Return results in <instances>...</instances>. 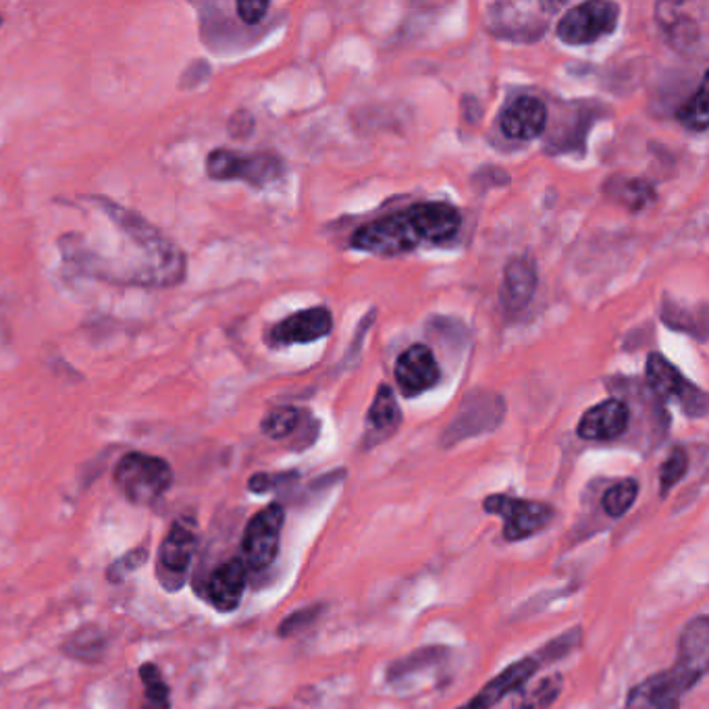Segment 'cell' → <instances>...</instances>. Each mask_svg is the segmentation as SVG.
<instances>
[{
	"label": "cell",
	"mask_w": 709,
	"mask_h": 709,
	"mask_svg": "<svg viewBox=\"0 0 709 709\" xmlns=\"http://www.w3.org/2000/svg\"><path fill=\"white\" fill-rule=\"evenodd\" d=\"M102 229L61 240L65 262L86 277L114 285L171 287L186 277V254L142 215L109 198H84Z\"/></svg>",
	"instance_id": "obj_1"
},
{
	"label": "cell",
	"mask_w": 709,
	"mask_h": 709,
	"mask_svg": "<svg viewBox=\"0 0 709 709\" xmlns=\"http://www.w3.org/2000/svg\"><path fill=\"white\" fill-rule=\"evenodd\" d=\"M460 221V212L446 203L414 205L360 227L352 246L381 257L404 254L421 243L448 242L458 233Z\"/></svg>",
	"instance_id": "obj_2"
},
{
	"label": "cell",
	"mask_w": 709,
	"mask_h": 709,
	"mask_svg": "<svg viewBox=\"0 0 709 709\" xmlns=\"http://www.w3.org/2000/svg\"><path fill=\"white\" fill-rule=\"evenodd\" d=\"M171 483L173 470L159 456L130 451L114 467V486L131 504H154L167 493Z\"/></svg>",
	"instance_id": "obj_3"
},
{
	"label": "cell",
	"mask_w": 709,
	"mask_h": 709,
	"mask_svg": "<svg viewBox=\"0 0 709 709\" xmlns=\"http://www.w3.org/2000/svg\"><path fill=\"white\" fill-rule=\"evenodd\" d=\"M283 171L277 154H238L227 149L212 150L206 159V173L210 179L231 182L240 179L250 186L262 187L275 182Z\"/></svg>",
	"instance_id": "obj_4"
},
{
	"label": "cell",
	"mask_w": 709,
	"mask_h": 709,
	"mask_svg": "<svg viewBox=\"0 0 709 709\" xmlns=\"http://www.w3.org/2000/svg\"><path fill=\"white\" fill-rule=\"evenodd\" d=\"M620 7L610 0H589L572 7L558 23V37L564 44L582 46L610 36L617 30Z\"/></svg>",
	"instance_id": "obj_5"
},
{
	"label": "cell",
	"mask_w": 709,
	"mask_h": 709,
	"mask_svg": "<svg viewBox=\"0 0 709 709\" xmlns=\"http://www.w3.org/2000/svg\"><path fill=\"white\" fill-rule=\"evenodd\" d=\"M487 514L504 519L505 542H521L542 533L547 524L554 521L556 512L552 505L542 502L521 500L512 495H489L486 500Z\"/></svg>",
	"instance_id": "obj_6"
},
{
	"label": "cell",
	"mask_w": 709,
	"mask_h": 709,
	"mask_svg": "<svg viewBox=\"0 0 709 709\" xmlns=\"http://www.w3.org/2000/svg\"><path fill=\"white\" fill-rule=\"evenodd\" d=\"M198 528L192 519H179L171 526L159 552V579L168 591H177L186 582L187 568L196 554Z\"/></svg>",
	"instance_id": "obj_7"
},
{
	"label": "cell",
	"mask_w": 709,
	"mask_h": 709,
	"mask_svg": "<svg viewBox=\"0 0 709 709\" xmlns=\"http://www.w3.org/2000/svg\"><path fill=\"white\" fill-rule=\"evenodd\" d=\"M285 523V512L280 504L266 505L246 526L243 533V558L246 564L262 570L271 566L280 554L281 531Z\"/></svg>",
	"instance_id": "obj_8"
},
{
	"label": "cell",
	"mask_w": 709,
	"mask_h": 709,
	"mask_svg": "<svg viewBox=\"0 0 709 709\" xmlns=\"http://www.w3.org/2000/svg\"><path fill=\"white\" fill-rule=\"evenodd\" d=\"M647 379L655 392L664 397H674L691 416H703L708 411L706 393L687 381L683 373L668 362L664 356L650 354L647 358Z\"/></svg>",
	"instance_id": "obj_9"
},
{
	"label": "cell",
	"mask_w": 709,
	"mask_h": 709,
	"mask_svg": "<svg viewBox=\"0 0 709 709\" xmlns=\"http://www.w3.org/2000/svg\"><path fill=\"white\" fill-rule=\"evenodd\" d=\"M709 662V620L708 617L692 618L680 635L678 662L674 666L687 691L695 687L706 673Z\"/></svg>",
	"instance_id": "obj_10"
},
{
	"label": "cell",
	"mask_w": 709,
	"mask_h": 709,
	"mask_svg": "<svg viewBox=\"0 0 709 709\" xmlns=\"http://www.w3.org/2000/svg\"><path fill=\"white\" fill-rule=\"evenodd\" d=\"M439 377L441 371L435 354L423 343L408 348L395 362V383L406 397H416L435 388Z\"/></svg>",
	"instance_id": "obj_11"
},
{
	"label": "cell",
	"mask_w": 709,
	"mask_h": 709,
	"mask_svg": "<svg viewBox=\"0 0 709 709\" xmlns=\"http://www.w3.org/2000/svg\"><path fill=\"white\" fill-rule=\"evenodd\" d=\"M331 329H334L331 310L317 306V308H306L292 317L283 318L269 331L266 339L271 346L310 343V341L329 336Z\"/></svg>",
	"instance_id": "obj_12"
},
{
	"label": "cell",
	"mask_w": 709,
	"mask_h": 709,
	"mask_svg": "<svg viewBox=\"0 0 709 709\" xmlns=\"http://www.w3.org/2000/svg\"><path fill=\"white\" fill-rule=\"evenodd\" d=\"M687 691L676 670L654 674L636 685L626 697V709H678L680 695Z\"/></svg>",
	"instance_id": "obj_13"
},
{
	"label": "cell",
	"mask_w": 709,
	"mask_h": 709,
	"mask_svg": "<svg viewBox=\"0 0 709 709\" xmlns=\"http://www.w3.org/2000/svg\"><path fill=\"white\" fill-rule=\"evenodd\" d=\"M629 416L631 412L622 400H606L582 414L577 433L587 441L617 439L629 427Z\"/></svg>",
	"instance_id": "obj_14"
},
{
	"label": "cell",
	"mask_w": 709,
	"mask_h": 709,
	"mask_svg": "<svg viewBox=\"0 0 709 709\" xmlns=\"http://www.w3.org/2000/svg\"><path fill=\"white\" fill-rule=\"evenodd\" d=\"M545 123H547V109L539 98H533V96L516 98L502 112V119H500L505 138L516 142L539 138L545 130Z\"/></svg>",
	"instance_id": "obj_15"
},
{
	"label": "cell",
	"mask_w": 709,
	"mask_h": 709,
	"mask_svg": "<svg viewBox=\"0 0 709 709\" xmlns=\"http://www.w3.org/2000/svg\"><path fill=\"white\" fill-rule=\"evenodd\" d=\"M542 662L535 657H524L521 662L508 666L504 673L498 674L491 683H487L483 691L472 697L467 706L460 709H491L498 706L510 692L523 689L524 685L539 670Z\"/></svg>",
	"instance_id": "obj_16"
},
{
	"label": "cell",
	"mask_w": 709,
	"mask_h": 709,
	"mask_svg": "<svg viewBox=\"0 0 709 709\" xmlns=\"http://www.w3.org/2000/svg\"><path fill=\"white\" fill-rule=\"evenodd\" d=\"M246 591V566L242 560L221 564L206 582V598L219 612H233Z\"/></svg>",
	"instance_id": "obj_17"
},
{
	"label": "cell",
	"mask_w": 709,
	"mask_h": 709,
	"mask_svg": "<svg viewBox=\"0 0 709 709\" xmlns=\"http://www.w3.org/2000/svg\"><path fill=\"white\" fill-rule=\"evenodd\" d=\"M537 290V269L528 257H516L508 262L502 283V302L505 310L521 313L533 299Z\"/></svg>",
	"instance_id": "obj_18"
},
{
	"label": "cell",
	"mask_w": 709,
	"mask_h": 709,
	"mask_svg": "<svg viewBox=\"0 0 709 709\" xmlns=\"http://www.w3.org/2000/svg\"><path fill=\"white\" fill-rule=\"evenodd\" d=\"M402 421V412L395 402L390 385H381L374 395L373 406L367 416V439L371 444H381L395 433Z\"/></svg>",
	"instance_id": "obj_19"
},
{
	"label": "cell",
	"mask_w": 709,
	"mask_h": 709,
	"mask_svg": "<svg viewBox=\"0 0 709 709\" xmlns=\"http://www.w3.org/2000/svg\"><path fill=\"white\" fill-rule=\"evenodd\" d=\"M678 121L692 131H706L709 126L708 112V77L703 75L697 92L692 96L691 100L678 111Z\"/></svg>",
	"instance_id": "obj_20"
},
{
	"label": "cell",
	"mask_w": 709,
	"mask_h": 709,
	"mask_svg": "<svg viewBox=\"0 0 709 709\" xmlns=\"http://www.w3.org/2000/svg\"><path fill=\"white\" fill-rule=\"evenodd\" d=\"M636 495H639V483H636L635 479H624V481L610 487L603 493L601 505H603L608 516L620 519L633 508L636 502Z\"/></svg>",
	"instance_id": "obj_21"
},
{
	"label": "cell",
	"mask_w": 709,
	"mask_h": 709,
	"mask_svg": "<svg viewBox=\"0 0 709 709\" xmlns=\"http://www.w3.org/2000/svg\"><path fill=\"white\" fill-rule=\"evenodd\" d=\"M302 411L294 406H281L273 412H269L262 421V433L269 435L271 439H283L298 429L302 423Z\"/></svg>",
	"instance_id": "obj_22"
},
{
	"label": "cell",
	"mask_w": 709,
	"mask_h": 709,
	"mask_svg": "<svg viewBox=\"0 0 709 709\" xmlns=\"http://www.w3.org/2000/svg\"><path fill=\"white\" fill-rule=\"evenodd\" d=\"M560 676H547L539 680L533 689H528L516 709H549L554 701L560 697Z\"/></svg>",
	"instance_id": "obj_23"
},
{
	"label": "cell",
	"mask_w": 709,
	"mask_h": 709,
	"mask_svg": "<svg viewBox=\"0 0 709 709\" xmlns=\"http://www.w3.org/2000/svg\"><path fill=\"white\" fill-rule=\"evenodd\" d=\"M140 676L146 687V708L144 709H168L171 692L159 668L154 664H144L140 668Z\"/></svg>",
	"instance_id": "obj_24"
},
{
	"label": "cell",
	"mask_w": 709,
	"mask_h": 709,
	"mask_svg": "<svg viewBox=\"0 0 709 709\" xmlns=\"http://www.w3.org/2000/svg\"><path fill=\"white\" fill-rule=\"evenodd\" d=\"M689 470V456L683 448H674L666 462L659 468V487L662 493L666 495L674 486H678Z\"/></svg>",
	"instance_id": "obj_25"
},
{
	"label": "cell",
	"mask_w": 709,
	"mask_h": 709,
	"mask_svg": "<svg viewBox=\"0 0 709 709\" xmlns=\"http://www.w3.org/2000/svg\"><path fill=\"white\" fill-rule=\"evenodd\" d=\"M100 650H102V636L96 629H81L65 645V652L75 655L77 659H92V655H100Z\"/></svg>",
	"instance_id": "obj_26"
},
{
	"label": "cell",
	"mask_w": 709,
	"mask_h": 709,
	"mask_svg": "<svg viewBox=\"0 0 709 709\" xmlns=\"http://www.w3.org/2000/svg\"><path fill=\"white\" fill-rule=\"evenodd\" d=\"M146 560H149L146 549H135V552L126 554L123 558H119V560L114 561L111 568H109V580L117 582V580L126 579V577L130 575L131 570H135V568L144 566Z\"/></svg>",
	"instance_id": "obj_27"
},
{
	"label": "cell",
	"mask_w": 709,
	"mask_h": 709,
	"mask_svg": "<svg viewBox=\"0 0 709 709\" xmlns=\"http://www.w3.org/2000/svg\"><path fill=\"white\" fill-rule=\"evenodd\" d=\"M269 9H271V4L266 0H240L236 4L238 18L242 19L243 23H248V25L259 23L261 19H264Z\"/></svg>",
	"instance_id": "obj_28"
},
{
	"label": "cell",
	"mask_w": 709,
	"mask_h": 709,
	"mask_svg": "<svg viewBox=\"0 0 709 709\" xmlns=\"http://www.w3.org/2000/svg\"><path fill=\"white\" fill-rule=\"evenodd\" d=\"M318 614V608H310V610H302V612H296V614H292V617L287 618V620H283V624H281V635H290V633H296V631H299V629H304V626H308L315 618H317Z\"/></svg>",
	"instance_id": "obj_29"
},
{
	"label": "cell",
	"mask_w": 709,
	"mask_h": 709,
	"mask_svg": "<svg viewBox=\"0 0 709 709\" xmlns=\"http://www.w3.org/2000/svg\"><path fill=\"white\" fill-rule=\"evenodd\" d=\"M290 477H292V472H290V475H285V477L257 475V477H252V479H250V489H252V491H257V493H264V491H269L271 487L277 486L280 481H283V479H290Z\"/></svg>",
	"instance_id": "obj_30"
},
{
	"label": "cell",
	"mask_w": 709,
	"mask_h": 709,
	"mask_svg": "<svg viewBox=\"0 0 709 709\" xmlns=\"http://www.w3.org/2000/svg\"><path fill=\"white\" fill-rule=\"evenodd\" d=\"M0 23H2V18H0Z\"/></svg>",
	"instance_id": "obj_31"
}]
</instances>
